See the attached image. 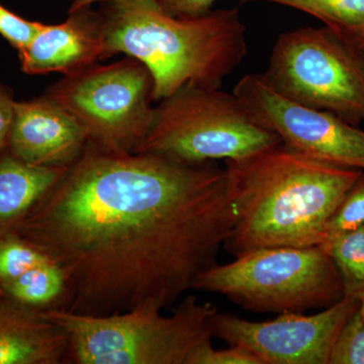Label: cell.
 I'll return each instance as SVG.
<instances>
[{"instance_id": "obj_4", "label": "cell", "mask_w": 364, "mask_h": 364, "mask_svg": "<svg viewBox=\"0 0 364 364\" xmlns=\"http://www.w3.org/2000/svg\"><path fill=\"white\" fill-rule=\"evenodd\" d=\"M45 311L65 330L70 363L77 364H189L214 338L210 321L218 312L193 296L182 299L170 316L149 308L111 316Z\"/></svg>"}, {"instance_id": "obj_14", "label": "cell", "mask_w": 364, "mask_h": 364, "mask_svg": "<svg viewBox=\"0 0 364 364\" xmlns=\"http://www.w3.org/2000/svg\"><path fill=\"white\" fill-rule=\"evenodd\" d=\"M68 167L37 166L13 154L0 160V226L26 214L58 182Z\"/></svg>"}, {"instance_id": "obj_8", "label": "cell", "mask_w": 364, "mask_h": 364, "mask_svg": "<svg viewBox=\"0 0 364 364\" xmlns=\"http://www.w3.org/2000/svg\"><path fill=\"white\" fill-rule=\"evenodd\" d=\"M152 75L133 57L67 75L46 95L85 128L88 141L114 152H135L149 130Z\"/></svg>"}, {"instance_id": "obj_25", "label": "cell", "mask_w": 364, "mask_h": 364, "mask_svg": "<svg viewBox=\"0 0 364 364\" xmlns=\"http://www.w3.org/2000/svg\"><path fill=\"white\" fill-rule=\"evenodd\" d=\"M107 1H116V0H74L72 2L69 13H73V11H79V9H85L92 6L95 2H107Z\"/></svg>"}, {"instance_id": "obj_3", "label": "cell", "mask_w": 364, "mask_h": 364, "mask_svg": "<svg viewBox=\"0 0 364 364\" xmlns=\"http://www.w3.org/2000/svg\"><path fill=\"white\" fill-rule=\"evenodd\" d=\"M102 4L97 14L105 59L123 53L142 62L152 75L154 102L186 85L221 87L247 53L245 26L236 9L176 18L154 0Z\"/></svg>"}, {"instance_id": "obj_13", "label": "cell", "mask_w": 364, "mask_h": 364, "mask_svg": "<svg viewBox=\"0 0 364 364\" xmlns=\"http://www.w3.org/2000/svg\"><path fill=\"white\" fill-rule=\"evenodd\" d=\"M70 363L65 330L45 310L0 299V364Z\"/></svg>"}, {"instance_id": "obj_12", "label": "cell", "mask_w": 364, "mask_h": 364, "mask_svg": "<svg viewBox=\"0 0 364 364\" xmlns=\"http://www.w3.org/2000/svg\"><path fill=\"white\" fill-rule=\"evenodd\" d=\"M21 69L30 75L60 72L71 75L105 59V39L97 11L90 6L69 13L59 25H44L20 53Z\"/></svg>"}, {"instance_id": "obj_9", "label": "cell", "mask_w": 364, "mask_h": 364, "mask_svg": "<svg viewBox=\"0 0 364 364\" xmlns=\"http://www.w3.org/2000/svg\"><path fill=\"white\" fill-rule=\"evenodd\" d=\"M359 305L344 296L315 315L287 312L264 322L217 312L210 327L213 337L248 349L263 364H329L337 335Z\"/></svg>"}, {"instance_id": "obj_7", "label": "cell", "mask_w": 364, "mask_h": 364, "mask_svg": "<svg viewBox=\"0 0 364 364\" xmlns=\"http://www.w3.org/2000/svg\"><path fill=\"white\" fill-rule=\"evenodd\" d=\"M261 76L296 104L331 112L352 126L364 121V48L329 26L282 33Z\"/></svg>"}, {"instance_id": "obj_23", "label": "cell", "mask_w": 364, "mask_h": 364, "mask_svg": "<svg viewBox=\"0 0 364 364\" xmlns=\"http://www.w3.org/2000/svg\"><path fill=\"white\" fill-rule=\"evenodd\" d=\"M163 11L176 18H198L212 11L215 0H154Z\"/></svg>"}, {"instance_id": "obj_11", "label": "cell", "mask_w": 364, "mask_h": 364, "mask_svg": "<svg viewBox=\"0 0 364 364\" xmlns=\"http://www.w3.org/2000/svg\"><path fill=\"white\" fill-rule=\"evenodd\" d=\"M87 143L77 119L48 95L16 102L9 140L14 156L37 166L68 167Z\"/></svg>"}, {"instance_id": "obj_24", "label": "cell", "mask_w": 364, "mask_h": 364, "mask_svg": "<svg viewBox=\"0 0 364 364\" xmlns=\"http://www.w3.org/2000/svg\"><path fill=\"white\" fill-rule=\"evenodd\" d=\"M14 102L11 95L0 86V151L9 144L14 116Z\"/></svg>"}, {"instance_id": "obj_16", "label": "cell", "mask_w": 364, "mask_h": 364, "mask_svg": "<svg viewBox=\"0 0 364 364\" xmlns=\"http://www.w3.org/2000/svg\"><path fill=\"white\" fill-rule=\"evenodd\" d=\"M280 4L311 14L358 44H364V0H240Z\"/></svg>"}, {"instance_id": "obj_5", "label": "cell", "mask_w": 364, "mask_h": 364, "mask_svg": "<svg viewBox=\"0 0 364 364\" xmlns=\"http://www.w3.org/2000/svg\"><path fill=\"white\" fill-rule=\"evenodd\" d=\"M235 93L186 85L160 102L136 153L188 162L240 160L282 144Z\"/></svg>"}, {"instance_id": "obj_27", "label": "cell", "mask_w": 364, "mask_h": 364, "mask_svg": "<svg viewBox=\"0 0 364 364\" xmlns=\"http://www.w3.org/2000/svg\"><path fill=\"white\" fill-rule=\"evenodd\" d=\"M361 46H363V47L364 48V44H363V45H361Z\"/></svg>"}, {"instance_id": "obj_6", "label": "cell", "mask_w": 364, "mask_h": 364, "mask_svg": "<svg viewBox=\"0 0 364 364\" xmlns=\"http://www.w3.org/2000/svg\"><path fill=\"white\" fill-rule=\"evenodd\" d=\"M191 289L222 294L255 313H303L345 296L338 268L322 245L249 251L205 270Z\"/></svg>"}, {"instance_id": "obj_20", "label": "cell", "mask_w": 364, "mask_h": 364, "mask_svg": "<svg viewBox=\"0 0 364 364\" xmlns=\"http://www.w3.org/2000/svg\"><path fill=\"white\" fill-rule=\"evenodd\" d=\"M329 364H364V321L359 308L337 335Z\"/></svg>"}, {"instance_id": "obj_17", "label": "cell", "mask_w": 364, "mask_h": 364, "mask_svg": "<svg viewBox=\"0 0 364 364\" xmlns=\"http://www.w3.org/2000/svg\"><path fill=\"white\" fill-rule=\"evenodd\" d=\"M338 268L345 296L364 299V226L335 237L324 244Z\"/></svg>"}, {"instance_id": "obj_1", "label": "cell", "mask_w": 364, "mask_h": 364, "mask_svg": "<svg viewBox=\"0 0 364 364\" xmlns=\"http://www.w3.org/2000/svg\"><path fill=\"white\" fill-rule=\"evenodd\" d=\"M18 223L63 270L58 309L111 316L162 311L217 264L235 223L226 168L86 144Z\"/></svg>"}, {"instance_id": "obj_15", "label": "cell", "mask_w": 364, "mask_h": 364, "mask_svg": "<svg viewBox=\"0 0 364 364\" xmlns=\"http://www.w3.org/2000/svg\"><path fill=\"white\" fill-rule=\"evenodd\" d=\"M7 298L40 310L58 309L66 291L62 268L52 259L1 287Z\"/></svg>"}, {"instance_id": "obj_19", "label": "cell", "mask_w": 364, "mask_h": 364, "mask_svg": "<svg viewBox=\"0 0 364 364\" xmlns=\"http://www.w3.org/2000/svg\"><path fill=\"white\" fill-rule=\"evenodd\" d=\"M364 226V170L339 203L326 230V242ZM324 243V244H325ZM323 244V245H324Z\"/></svg>"}, {"instance_id": "obj_2", "label": "cell", "mask_w": 364, "mask_h": 364, "mask_svg": "<svg viewBox=\"0 0 364 364\" xmlns=\"http://www.w3.org/2000/svg\"><path fill=\"white\" fill-rule=\"evenodd\" d=\"M235 223L224 247L235 257L267 247L323 245L328 223L363 170L284 145L227 160Z\"/></svg>"}, {"instance_id": "obj_21", "label": "cell", "mask_w": 364, "mask_h": 364, "mask_svg": "<svg viewBox=\"0 0 364 364\" xmlns=\"http://www.w3.org/2000/svg\"><path fill=\"white\" fill-rule=\"evenodd\" d=\"M43 26L44 23L26 21L0 4V35L18 50V54L32 43Z\"/></svg>"}, {"instance_id": "obj_18", "label": "cell", "mask_w": 364, "mask_h": 364, "mask_svg": "<svg viewBox=\"0 0 364 364\" xmlns=\"http://www.w3.org/2000/svg\"><path fill=\"white\" fill-rule=\"evenodd\" d=\"M0 240V289L51 259L31 242L16 236Z\"/></svg>"}, {"instance_id": "obj_26", "label": "cell", "mask_w": 364, "mask_h": 364, "mask_svg": "<svg viewBox=\"0 0 364 364\" xmlns=\"http://www.w3.org/2000/svg\"><path fill=\"white\" fill-rule=\"evenodd\" d=\"M359 311H360L361 316H363L364 321V299L360 301V306H359Z\"/></svg>"}, {"instance_id": "obj_10", "label": "cell", "mask_w": 364, "mask_h": 364, "mask_svg": "<svg viewBox=\"0 0 364 364\" xmlns=\"http://www.w3.org/2000/svg\"><path fill=\"white\" fill-rule=\"evenodd\" d=\"M233 92L284 145L323 161L364 170V131L358 127L287 100L261 75L240 79Z\"/></svg>"}, {"instance_id": "obj_22", "label": "cell", "mask_w": 364, "mask_h": 364, "mask_svg": "<svg viewBox=\"0 0 364 364\" xmlns=\"http://www.w3.org/2000/svg\"><path fill=\"white\" fill-rule=\"evenodd\" d=\"M189 364H263L255 354L238 345L215 349L212 341L203 345L191 356Z\"/></svg>"}]
</instances>
